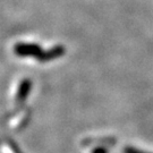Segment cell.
Listing matches in <instances>:
<instances>
[{
	"mask_svg": "<svg viewBox=\"0 0 153 153\" xmlns=\"http://www.w3.org/2000/svg\"><path fill=\"white\" fill-rule=\"evenodd\" d=\"M92 153H108V151H107V149H104L103 146H101V148H98V149H95V150H93Z\"/></svg>",
	"mask_w": 153,
	"mask_h": 153,
	"instance_id": "2",
	"label": "cell"
},
{
	"mask_svg": "<svg viewBox=\"0 0 153 153\" xmlns=\"http://www.w3.org/2000/svg\"><path fill=\"white\" fill-rule=\"evenodd\" d=\"M124 153H149V152H145V151H143V150H138L136 148H131V146H126L124 148Z\"/></svg>",
	"mask_w": 153,
	"mask_h": 153,
	"instance_id": "1",
	"label": "cell"
}]
</instances>
